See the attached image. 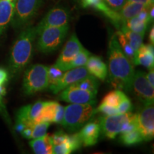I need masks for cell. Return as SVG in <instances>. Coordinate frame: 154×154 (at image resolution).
I'll return each mask as SVG.
<instances>
[{"label":"cell","instance_id":"1","mask_svg":"<svg viewBox=\"0 0 154 154\" xmlns=\"http://www.w3.org/2000/svg\"><path fill=\"white\" fill-rule=\"evenodd\" d=\"M109 80L116 88L130 91L135 74L134 67L124 54L116 34L111 36L109 44Z\"/></svg>","mask_w":154,"mask_h":154},{"label":"cell","instance_id":"2","mask_svg":"<svg viewBox=\"0 0 154 154\" xmlns=\"http://www.w3.org/2000/svg\"><path fill=\"white\" fill-rule=\"evenodd\" d=\"M36 36V28L32 26H25L19 34L11 48L9 61V73L11 76L20 74L30 62Z\"/></svg>","mask_w":154,"mask_h":154},{"label":"cell","instance_id":"3","mask_svg":"<svg viewBox=\"0 0 154 154\" xmlns=\"http://www.w3.org/2000/svg\"><path fill=\"white\" fill-rule=\"evenodd\" d=\"M95 114L94 105L90 103H72L64 107V114L61 124L70 132L82 128Z\"/></svg>","mask_w":154,"mask_h":154},{"label":"cell","instance_id":"4","mask_svg":"<svg viewBox=\"0 0 154 154\" xmlns=\"http://www.w3.org/2000/svg\"><path fill=\"white\" fill-rule=\"evenodd\" d=\"M49 67L42 64H34L29 67L24 73L22 89L25 95H33L49 87Z\"/></svg>","mask_w":154,"mask_h":154},{"label":"cell","instance_id":"5","mask_svg":"<svg viewBox=\"0 0 154 154\" xmlns=\"http://www.w3.org/2000/svg\"><path fill=\"white\" fill-rule=\"evenodd\" d=\"M69 25L61 26H49L40 32L36 47L40 52L49 54L59 49L62 44L67 32Z\"/></svg>","mask_w":154,"mask_h":154},{"label":"cell","instance_id":"6","mask_svg":"<svg viewBox=\"0 0 154 154\" xmlns=\"http://www.w3.org/2000/svg\"><path fill=\"white\" fill-rule=\"evenodd\" d=\"M42 3V0H16L11 26L22 29L33 19Z\"/></svg>","mask_w":154,"mask_h":154},{"label":"cell","instance_id":"7","mask_svg":"<svg viewBox=\"0 0 154 154\" xmlns=\"http://www.w3.org/2000/svg\"><path fill=\"white\" fill-rule=\"evenodd\" d=\"M136 116V114L127 112L102 117L99 122L101 131L106 138L114 139L116 136L122 132L125 126Z\"/></svg>","mask_w":154,"mask_h":154},{"label":"cell","instance_id":"8","mask_svg":"<svg viewBox=\"0 0 154 154\" xmlns=\"http://www.w3.org/2000/svg\"><path fill=\"white\" fill-rule=\"evenodd\" d=\"M83 47H84L81 44L76 34H73L63 47L60 55L53 66L60 69L62 72L69 70L70 64Z\"/></svg>","mask_w":154,"mask_h":154},{"label":"cell","instance_id":"9","mask_svg":"<svg viewBox=\"0 0 154 154\" xmlns=\"http://www.w3.org/2000/svg\"><path fill=\"white\" fill-rule=\"evenodd\" d=\"M132 88L136 96L144 105L153 104L154 87L146 79V74L141 71L135 73Z\"/></svg>","mask_w":154,"mask_h":154},{"label":"cell","instance_id":"10","mask_svg":"<svg viewBox=\"0 0 154 154\" xmlns=\"http://www.w3.org/2000/svg\"><path fill=\"white\" fill-rule=\"evenodd\" d=\"M64 74L53 84L49 86V89L54 94H57L67 86L80 82L81 80L91 75L88 73L86 66L73 68L66 71Z\"/></svg>","mask_w":154,"mask_h":154},{"label":"cell","instance_id":"11","mask_svg":"<svg viewBox=\"0 0 154 154\" xmlns=\"http://www.w3.org/2000/svg\"><path fill=\"white\" fill-rule=\"evenodd\" d=\"M136 124L143 140H151L154 136V107L153 104L144 105L136 114Z\"/></svg>","mask_w":154,"mask_h":154},{"label":"cell","instance_id":"12","mask_svg":"<svg viewBox=\"0 0 154 154\" xmlns=\"http://www.w3.org/2000/svg\"><path fill=\"white\" fill-rule=\"evenodd\" d=\"M96 94L72 84L62 90L59 99L71 103H90L94 105L96 103Z\"/></svg>","mask_w":154,"mask_h":154},{"label":"cell","instance_id":"13","mask_svg":"<svg viewBox=\"0 0 154 154\" xmlns=\"http://www.w3.org/2000/svg\"><path fill=\"white\" fill-rule=\"evenodd\" d=\"M69 13L66 9L56 7L51 9L36 26L37 35L44 29L49 26H61L68 25Z\"/></svg>","mask_w":154,"mask_h":154},{"label":"cell","instance_id":"14","mask_svg":"<svg viewBox=\"0 0 154 154\" xmlns=\"http://www.w3.org/2000/svg\"><path fill=\"white\" fill-rule=\"evenodd\" d=\"M44 103L45 102L39 101L33 104H29L21 108L17 113V124L22 125L24 128L26 126L33 125L34 119L39 114Z\"/></svg>","mask_w":154,"mask_h":154},{"label":"cell","instance_id":"15","mask_svg":"<svg viewBox=\"0 0 154 154\" xmlns=\"http://www.w3.org/2000/svg\"><path fill=\"white\" fill-rule=\"evenodd\" d=\"M101 126L99 123L90 122L84 125L79 133L82 144L84 146H92L96 145L99 140Z\"/></svg>","mask_w":154,"mask_h":154},{"label":"cell","instance_id":"16","mask_svg":"<svg viewBox=\"0 0 154 154\" xmlns=\"http://www.w3.org/2000/svg\"><path fill=\"white\" fill-rule=\"evenodd\" d=\"M85 66L88 73L96 78L99 79L101 81H104L106 78L108 74L107 65L99 57H89Z\"/></svg>","mask_w":154,"mask_h":154},{"label":"cell","instance_id":"17","mask_svg":"<svg viewBox=\"0 0 154 154\" xmlns=\"http://www.w3.org/2000/svg\"><path fill=\"white\" fill-rule=\"evenodd\" d=\"M14 2L10 0H0V35L3 34L14 14Z\"/></svg>","mask_w":154,"mask_h":154},{"label":"cell","instance_id":"18","mask_svg":"<svg viewBox=\"0 0 154 154\" xmlns=\"http://www.w3.org/2000/svg\"><path fill=\"white\" fill-rule=\"evenodd\" d=\"M136 62H137V65H142L149 69L153 68V45L151 44H147V45L142 44L138 51Z\"/></svg>","mask_w":154,"mask_h":154},{"label":"cell","instance_id":"19","mask_svg":"<svg viewBox=\"0 0 154 154\" xmlns=\"http://www.w3.org/2000/svg\"><path fill=\"white\" fill-rule=\"evenodd\" d=\"M151 7H148L142 3L126 1L122 8L119 11V14L121 19L125 22L126 20L136 17L142 10L146 9H151Z\"/></svg>","mask_w":154,"mask_h":154},{"label":"cell","instance_id":"20","mask_svg":"<svg viewBox=\"0 0 154 154\" xmlns=\"http://www.w3.org/2000/svg\"><path fill=\"white\" fill-rule=\"evenodd\" d=\"M29 145L36 154H52V142L51 136L46 134L41 138H34L29 142Z\"/></svg>","mask_w":154,"mask_h":154},{"label":"cell","instance_id":"21","mask_svg":"<svg viewBox=\"0 0 154 154\" xmlns=\"http://www.w3.org/2000/svg\"><path fill=\"white\" fill-rule=\"evenodd\" d=\"M59 103L54 101L45 102L44 106L42 108V111H40L39 114L37 117L34 119L33 124L36 123L43 122V121H47L49 123H54V120L56 113H57V109L59 107Z\"/></svg>","mask_w":154,"mask_h":154},{"label":"cell","instance_id":"22","mask_svg":"<svg viewBox=\"0 0 154 154\" xmlns=\"http://www.w3.org/2000/svg\"><path fill=\"white\" fill-rule=\"evenodd\" d=\"M119 30L124 33L132 49L134 50L135 54H136V58H137L138 51L140 46H141V44H143V39L145 34L132 32V31L126 27L125 24L123 25Z\"/></svg>","mask_w":154,"mask_h":154},{"label":"cell","instance_id":"23","mask_svg":"<svg viewBox=\"0 0 154 154\" xmlns=\"http://www.w3.org/2000/svg\"><path fill=\"white\" fill-rule=\"evenodd\" d=\"M116 37L118 38L119 43L120 44L124 54L128 58V59L131 63L133 66H137L136 54H135L134 50L132 49L131 47L130 46V44L128 43V40H127V38H126L124 33L121 31L119 30L116 32Z\"/></svg>","mask_w":154,"mask_h":154},{"label":"cell","instance_id":"24","mask_svg":"<svg viewBox=\"0 0 154 154\" xmlns=\"http://www.w3.org/2000/svg\"><path fill=\"white\" fill-rule=\"evenodd\" d=\"M143 140V136L138 128H135L128 132L121 133L120 141L125 146H134L141 143Z\"/></svg>","mask_w":154,"mask_h":154},{"label":"cell","instance_id":"25","mask_svg":"<svg viewBox=\"0 0 154 154\" xmlns=\"http://www.w3.org/2000/svg\"><path fill=\"white\" fill-rule=\"evenodd\" d=\"M149 24V22L142 20V19L138 18L136 16L128 19V20H126L124 24L126 27L128 28L131 31H132V32L145 34L146 29H147L148 25Z\"/></svg>","mask_w":154,"mask_h":154},{"label":"cell","instance_id":"26","mask_svg":"<svg viewBox=\"0 0 154 154\" xmlns=\"http://www.w3.org/2000/svg\"><path fill=\"white\" fill-rule=\"evenodd\" d=\"M127 98V96L120 90L111 91L102 100L101 103L110 106L117 108L121 101Z\"/></svg>","mask_w":154,"mask_h":154},{"label":"cell","instance_id":"27","mask_svg":"<svg viewBox=\"0 0 154 154\" xmlns=\"http://www.w3.org/2000/svg\"><path fill=\"white\" fill-rule=\"evenodd\" d=\"M73 85L82 88V89L91 92V93L96 94V95L97 94L99 83L96 80V77L92 76V75H89L88 77L81 80L80 82L75 83Z\"/></svg>","mask_w":154,"mask_h":154},{"label":"cell","instance_id":"28","mask_svg":"<svg viewBox=\"0 0 154 154\" xmlns=\"http://www.w3.org/2000/svg\"><path fill=\"white\" fill-rule=\"evenodd\" d=\"M50 124L51 123L47 122V121H43V122L36 123V124L30 126L29 127L31 129H32L30 139L41 138L45 136L47 134V130L50 126Z\"/></svg>","mask_w":154,"mask_h":154},{"label":"cell","instance_id":"29","mask_svg":"<svg viewBox=\"0 0 154 154\" xmlns=\"http://www.w3.org/2000/svg\"><path fill=\"white\" fill-rule=\"evenodd\" d=\"M90 55H91V53L88 50H86L85 48L83 47V49L78 53V54L76 55V57L74 59V61L70 64L69 69L80 66H85Z\"/></svg>","mask_w":154,"mask_h":154},{"label":"cell","instance_id":"30","mask_svg":"<svg viewBox=\"0 0 154 154\" xmlns=\"http://www.w3.org/2000/svg\"><path fill=\"white\" fill-rule=\"evenodd\" d=\"M66 142L68 143L72 152L79 149L81 146L83 145L79 133L78 134L69 135V136L68 135V138H67Z\"/></svg>","mask_w":154,"mask_h":154},{"label":"cell","instance_id":"31","mask_svg":"<svg viewBox=\"0 0 154 154\" xmlns=\"http://www.w3.org/2000/svg\"><path fill=\"white\" fill-rule=\"evenodd\" d=\"M63 72L54 66L49 67V85L53 84L62 76Z\"/></svg>","mask_w":154,"mask_h":154},{"label":"cell","instance_id":"32","mask_svg":"<svg viewBox=\"0 0 154 154\" xmlns=\"http://www.w3.org/2000/svg\"><path fill=\"white\" fill-rule=\"evenodd\" d=\"M67 138H68V135L66 133L62 131H59L54 133L51 136L53 146L59 145V144L64 143V142L66 141Z\"/></svg>","mask_w":154,"mask_h":154},{"label":"cell","instance_id":"33","mask_svg":"<svg viewBox=\"0 0 154 154\" xmlns=\"http://www.w3.org/2000/svg\"><path fill=\"white\" fill-rule=\"evenodd\" d=\"M72 153L70 147L67 142H64L59 145L52 146V153L54 154H69Z\"/></svg>","mask_w":154,"mask_h":154},{"label":"cell","instance_id":"34","mask_svg":"<svg viewBox=\"0 0 154 154\" xmlns=\"http://www.w3.org/2000/svg\"><path fill=\"white\" fill-rule=\"evenodd\" d=\"M97 112L103 113L104 114L107 116L115 115L119 113L117 108L110 106H108L106 104H103V103H101L99 106L96 109H95V113Z\"/></svg>","mask_w":154,"mask_h":154},{"label":"cell","instance_id":"35","mask_svg":"<svg viewBox=\"0 0 154 154\" xmlns=\"http://www.w3.org/2000/svg\"><path fill=\"white\" fill-rule=\"evenodd\" d=\"M133 109V105L131 100L128 97L126 98L124 101H121L119 106L117 107L119 113H124L131 112Z\"/></svg>","mask_w":154,"mask_h":154},{"label":"cell","instance_id":"36","mask_svg":"<svg viewBox=\"0 0 154 154\" xmlns=\"http://www.w3.org/2000/svg\"><path fill=\"white\" fill-rule=\"evenodd\" d=\"M103 1L113 10L119 11L126 3V0H103Z\"/></svg>","mask_w":154,"mask_h":154},{"label":"cell","instance_id":"37","mask_svg":"<svg viewBox=\"0 0 154 154\" xmlns=\"http://www.w3.org/2000/svg\"><path fill=\"white\" fill-rule=\"evenodd\" d=\"M63 114H64V107L59 104V107H58L57 113H56V116L54 120V123L56 124H60L63 120Z\"/></svg>","mask_w":154,"mask_h":154},{"label":"cell","instance_id":"38","mask_svg":"<svg viewBox=\"0 0 154 154\" xmlns=\"http://www.w3.org/2000/svg\"><path fill=\"white\" fill-rule=\"evenodd\" d=\"M146 79L149 81L150 84L154 87V71L153 68L150 69L149 72L146 74Z\"/></svg>","mask_w":154,"mask_h":154},{"label":"cell","instance_id":"39","mask_svg":"<svg viewBox=\"0 0 154 154\" xmlns=\"http://www.w3.org/2000/svg\"><path fill=\"white\" fill-rule=\"evenodd\" d=\"M5 86H1L0 85V109L2 110V109L4 108L3 106V103H2V99H3V96L5 95Z\"/></svg>","mask_w":154,"mask_h":154},{"label":"cell","instance_id":"40","mask_svg":"<svg viewBox=\"0 0 154 154\" xmlns=\"http://www.w3.org/2000/svg\"><path fill=\"white\" fill-rule=\"evenodd\" d=\"M128 2H138V3H142L146 5L148 7H151L153 6V2L150 1V0H126Z\"/></svg>","mask_w":154,"mask_h":154},{"label":"cell","instance_id":"41","mask_svg":"<svg viewBox=\"0 0 154 154\" xmlns=\"http://www.w3.org/2000/svg\"><path fill=\"white\" fill-rule=\"evenodd\" d=\"M149 40H150V44L153 45L154 43V27L152 26L151 32H150L149 34Z\"/></svg>","mask_w":154,"mask_h":154},{"label":"cell","instance_id":"42","mask_svg":"<svg viewBox=\"0 0 154 154\" xmlns=\"http://www.w3.org/2000/svg\"><path fill=\"white\" fill-rule=\"evenodd\" d=\"M154 8H153V7H151V8L149 9V17H150V19H151V22H153V17H154Z\"/></svg>","mask_w":154,"mask_h":154},{"label":"cell","instance_id":"43","mask_svg":"<svg viewBox=\"0 0 154 154\" xmlns=\"http://www.w3.org/2000/svg\"><path fill=\"white\" fill-rule=\"evenodd\" d=\"M10 1H11V2H15V1H16V0H10Z\"/></svg>","mask_w":154,"mask_h":154},{"label":"cell","instance_id":"44","mask_svg":"<svg viewBox=\"0 0 154 154\" xmlns=\"http://www.w3.org/2000/svg\"><path fill=\"white\" fill-rule=\"evenodd\" d=\"M150 1L152 2H154V0H150Z\"/></svg>","mask_w":154,"mask_h":154}]
</instances>
